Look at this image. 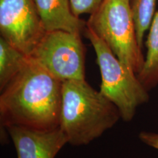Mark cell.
I'll return each mask as SVG.
<instances>
[{"instance_id": "8992f818", "label": "cell", "mask_w": 158, "mask_h": 158, "mask_svg": "<svg viewBox=\"0 0 158 158\" xmlns=\"http://www.w3.org/2000/svg\"><path fill=\"white\" fill-rule=\"evenodd\" d=\"M45 33L33 0H0V34L9 44L30 56Z\"/></svg>"}, {"instance_id": "9c48e42d", "label": "cell", "mask_w": 158, "mask_h": 158, "mask_svg": "<svg viewBox=\"0 0 158 158\" xmlns=\"http://www.w3.org/2000/svg\"><path fill=\"white\" fill-rule=\"evenodd\" d=\"M145 45L147 47L145 61L137 76L146 89L149 92L158 85V10L150 25Z\"/></svg>"}, {"instance_id": "6da1fadb", "label": "cell", "mask_w": 158, "mask_h": 158, "mask_svg": "<svg viewBox=\"0 0 158 158\" xmlns=\"http://www.w3.org/2000/svg\"><path fill=\"white\" fill-rule=\"evenodd\" d=\"M62 88V81L28 56L22 69L1 91V127L38 130L59 127Z\"/></svg>"}, {"instance_id": "7a4b0ae2", "label": "cell", "mask_w": 158, "mask_h": 158, "mask_svg": "<svg viewBox=\"0 0 158 158\" xmlns=\"http://www.w3.org/2000/svg\"><path fill=\"white\" fill-rule=\"evenodd\" d=\"M120 118L115 105L86 80L62 82L59 128L68 143L87 145L113 127Z\"/></svg>"}, {"instance_id": "5b68a950", "label": "cell", "mask_w": 158, "mask_h": 158, "mask_svg": "<svg viewBox=\"0 0 158 158\" xmlns=\"http://www.w3.org/2000/svg\"><path fill=\"white\" fill-rule=\"evenodd\" d=\"M81 35L46 31L30 57L60 81L86 80L85 48Z\"/></svg>"}, {"instance_id": "8fae6325", "label": "cell", "mask_w": 158, "mask_h": 158, "mask_svg": "<svg viewBox=\"0 0 158 158\" xmlns=\"http://www.w3.org/2000/svg\"><path fill=\"white\" fill-rule=\"evenodd\" d=\"M138 44L143 48V39L149 30L156 10V0H130Z\"/></svg>"}, {"instance_id": "ba28073f", "label": "cell", "mask_w": 158, "mask_h": 158, "mask_svg": "<svg viewBox=\"0 0 158 158\" xmlns=\"http://www.w3.org/2000/svg\"><path fill=\"white\" fill-rule=\"evenodd\" d=\"M46 31L62 30L83 35L86 21L76 16L70 0H33Z\"/></svg>"}, {"instance_id": "52a82bcc", "label": "cell", "mask_w": 158, "mask_h": 158, "mask_svg": "<svg viewBox=\"0 0 158 158\" xmlns=\"http://www.w3.org/2000/svg\"><path fill=\"white\" fill-rule=\"evenodd\" d=\"M6 129L14 145L17 158H55L68 143L59 127L38 130L13 125Z\"/></svg>"}, {"instance_id": "7c38bea8", "label": "cell", "mask_w": 158, "mask_h": 158, "mask_svg": "<svg viewBox=\"0 0 158 158\" xmlns=\"http://www.w3.org/2000/svg\"><path fill=\"white\" fill-rule=\"evenodd\" d=\"M104 0H70L71 8L76 16L92 14L101 5Z\"/></svg>"}, {"instance_id": "30bf717a", "label": "cell", "mask_w": 158, "mask_h": 158, "mask_svg": "<svg viewBox=\"0 0 158 158\" xmlns=\"http://www.w3.org/2000/svg\"><path fill=\"white\" fill-rule=\"evenodd\" d=\"M28 56L0 37V91L22 69Z\"/></svg>"}, {"instance_id": "277c9868", "label": "cell", "mask_w": 158, "mask_h": 158, "mask_svg": "<svg viewBox=\"0 0 158 158\" xmlns=\"http://www.w3.org/2000/svg\"><path fill=\"white\" fill-rule=\"evenodd\" d=\"M130 71L138 75L145 56L138 44L130 0H104L86 21Z\"/></svg>"}, {"instance_id": "4fadbf2b", "label": "cell", "mask_w": 158, "mask_h": 158, "mask_svg": "<svg viewBox=\"0 0 158 158\" xmlns=\"http://www.w3.org/2000/svg\"><path fill=\"white\" fill-rule=\"evenodd\" d=\"M138 138L143 143L158 150V133L142 131L138 135Z\"/></svg>"}, {"instance_id": "5bb4252c", "label": "cell", "mask_w": 158, "mask_h": 158, "mask_svg": "<svg viewBox=\"0 0 158 158\" xmlns=\"http://www.w3.org/2000/svg\"><path fill=\"white\" fill-rule=\"evenodd\" d=\"M103 158H106V157H103Z\"/></svg>"}, {"instance_id": "3957f363", "label": "cell", "mask_w": 158, "mask_h": 158, "mask_svg": "<svg viewBox=\"0 0 158 158\" xmlns=\"http://www.w3.org/2000/svg\"><path fill=\"white\" fill-rule=\"evenodd\" d=\"M83 35L89 40L95 52L101 76L100 92L117 107L121 119L130 122L137 108L149 100V91L137 75L130 71L87 26Z\"/></svg>"}]
</instances>
